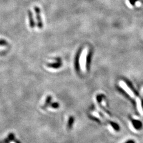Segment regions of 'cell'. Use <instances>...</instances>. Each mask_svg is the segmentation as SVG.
Returning <instances> with one entry per match:
<instances>
[{"label":"cell","instance_id":"cell-1","mask_svg":"<svg viewBox=\"0 0 143 143\" xmlns=\"http://www.w3.org/2000/svg\"><path fill=\"white\" fill-rule=\"evenodd\" d=\"M119 84L120 85V86L121 87V88L124 90V91L127 93L129 96L133 98V99H136V97L135 96V95L134 94V93H133V92L131 91V90L129 88L128 86L124 82H123V81H120L119 82Z\"/></svg>","mask_w":143,"mask_h":143},{"label":"cell","instance_id":"cell-2","mask_svg":"<svg viewBox=\"0 0 143 143\" xmlns=\"http://www.w3.org/2000/svg\"><path fill=\"white\" fill-rule=\"evenodd\" d=\"M35 11L36 15V18H37V26L39 29H42L43 27V22H42V19L40 16V10L38 7H35Z\"/></svg>","mask_w":143,"mask_h":143},{"label":"cell","instance_id":"cell-3","mask_svg":"<svg viewBox=\"0 0 143 143\" xmlns=\"http://www.w3.org/2000/svg\"><path fill=\"white\" fill-rule=\"evenodd\" d=\"M28 16H29V19L30 27L31 28H33L35 27V24L34 20H33V18L32 13L30 11H28Z\"/></svg>","mask_w":143,"mask_h":143},{"label":"cell","instance_id":"cell-4","mask_svg":"<svg viewBox=\"0 0 143 143\" xmlns=\"http://www.w3.org/2000/svg\"><path fill=\"white\" fill-rule=\"evenodd\" d=\"M136 103H137V109H138L139 113H141L142 115H143V108H142V103H141V100H140L139 98H137L136 99Z\"/></svg>","mask_w":143,"mask_h":143},{"label":"cell","instance_id":"cell-5","mask_svg":"<svg viewBox=\"0 0 143 143\" xmlns=\"http://www.w3.org/2000/svg\"><path fill=\"white\" fill-rule=\"evenodd\" d=\"M59 60H60V58H58L57 63H53V64H48V66L53 67V68H58V67H60L61 65V63H60V60L58 61Z\"/></svg>","mask_w":143,"mask_h":143},{"label":"cell","instance_id":"cell-6","mask_svg":"<svg viewBox=\"0 0 143 143\" xmlns=\"http://www.w3.org/2000/svg\"><path fill=\"white\" fill-rule=\"evenodd\" d=\"M81 50L80 51L79 50V51L77 52V54L76 56V58H75V65H76L77 68V67L79 66H78V64H79V58H80V56L81 54Z\"/></svg>","mask_w":143,"mask_h":143},{"label":"cell","instance_id":"cell-7","mask_svg":"<svg viewBox=\"0 0 143 143\" xmlns=\"http://www.w3.org/2000/svg\"><path fill=\"white\" fill-rule=\"evenodd\" d=\"M7 42L3 39H0V46H6L7 45Z\"/></svg>","mask_w":143,"mask_h":143},{"label":"cell","instance_id":"cell-8","mask_svg":"<svg viewBox=\"0 0 143 143\" xmlns=\"http://www.w3.org/2000/svg\"><path fill=\"white\" fill-rule=\"evenodd\" d=\"M129 1L131 5H134L136 3V2L137 1V0H129Z\"/></svg>","mask_w":143,"mask_h":143},{"label":"cell","instance_id":"cell-9","mask_svg":"<svg viewBox=\"0 0 143 143\" xmlns=\"http://www.w3.org/2000/svg\"><path fill=\"white\" fill-rule=\"evenodd\" d=\"M135 143L133 141H128L127 143Z\"/></svg>","mask_w":143,"mask_h":143}]
</instances>
